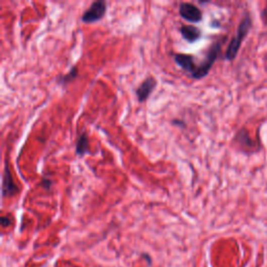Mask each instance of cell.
<instances>
[{
    "label": "cell",
    "instance_id": "cell-1",
    "mask_svg": "<svg viewBox=\"0 0 267 267\" xmlns=\"http://www.w3.org/2000/svg\"><path fill=\"white\" fill-rule=\"evenodd\" d=\"M250 27H252V17H250L249 14H245L244 17L242 18V20L240 21L238 25L236 35L233 37V39L231 40L228 46L226 55H225L226 60L234 61L235 58L237 57L240 47H241V44L244 38L247 36Z\"/></svg>",
    "mask_w": 267,
    "mask_h": 267
},
{
    "label": "cell",
    "instance_id": "cell-2",
    "mask_svg": "<svg viewBox=\"0 0 267 267\" xmlns=\"http://www.w3.org/2000/svg\"><path fill=\"white\" fill-rule=\"evenodd\" d=\"M222 46L223 42L222 41H215L208 49L207 56L202 62H200L199 65H196L194 72L190 75L191 77L195 78V80H200V78H203L205 76L208 75L209 71L211 70L213 64L215 61L217 60L219 54L222 51Z\"/></svg>",
    "mask_w": 267,
    "mask_h": 267
},
{
    "label": "cell",
    "instance_id": "cell-3",
    "mask_svg": "<svg viewBox=\"0 0 267 267\" xmlns=\"http://www.w3.org/2000/svg\"><path fill=\"white\" fill-rule=\"evenodd\" d=\"M106 13V3L103 0H97L91 4L89 9L83 14L82 21L89 24L95 23L103 18Z\"/></svg>",
    "mask_w": 267,
    "mask_h": 267
},
{
    "label": "cell",
    "instance_id": "cell-4",
    "mask_svg": "<svg viewBox=\"0 0 267 267\" xmlns=\"http://www.w3.org/2000/svg\"><path fill=\"white\" fill-rule=\"evenodd\" d=\"M179 13L182 18L192 23H197L202 20L201 10L190 3H181L179 7Z\"/></svg>",
    "mask_w": 267,
    "mask_h": 267
},
{
    "label": "cell",
    "instance_id": "cell-5",
    "mask_svg": "<svg viewBox=\"0 0 267 267\" xmlns=\"http://www.w3.org/2000/svg\"><path fill=\"white\" fill-rule=\"evenodd\" d=\"M156 80L153 76H148L147 78L139 85V87L136 89V95L140 102H144L146 99L150 96V94L153 92V90L156 88Z\"/></svg>",
    "mask_w": 267,
    "mask_h": 267
},
{
    "label": "cell",
    "instance_id": "cell-6",
    "mask_svg": "<svg viewBox=\"0 0 267 267\" xmlns=\"http://www.w3.org/2000/svg\"><path fill=\"white\" fill-rule=\"evenodd\" d=\"M17 192L18 187L14 183L10 166L8 164V161H6L3 178V196H12Z\"/></svg>",
    "mask_w": 267,
    "mask_h": 267
},
{
    "label": "cell",
    "instance_id": "cell-7",
    "mask_svg": "<svg viewBox=\"0 0 267 267\" xmlns=\"http://www.w3.org/2000/svg\"><path fill=\"white\" fill-rule=\"evenodd\" d=\"M174 59L177 64L187 71L190 75L194 72L195 70V58L189 55H185V54H176L174 55Z\"/></svg>",
    "mask_w": 267,
    "mask_h": 267
},
{
    "label": "cell",
    "instance_id": "cell-8",
    "mask_svg": "<svg viewBox=\"0 0 267 267\" xmlns=\"http://www.w3.org/2000/svg\"><path fill=\"white\" fill-rule=\"evenodd\" d=\"M235 141L246 151H255L256 143L249 136L248 131L245 129H241L235 137Z\"/></svg>",
    "mask_w": 267,
    "mask_h": 267
},
{
    "label": "cell",
    "instance_id": "cell-9",
    "mask_svg": "<svg viewBox=\"0 0 267 267\" xmlns=\"http://www.w3.org/2000/svg\"><path fill=\"white\" fill-rule=\"evenodd\" d=\"M180 33L182 37L189 43H194L201 37L200 29L194 25H182Z\"/></svg>",
    "mask_w": 267,
    "mask_h": 267
},
{
    "label": "cell",
    "instance_id": "cell-10",
    "mask_svg": "<svg viewBox=\"0 0 267 267\" xmlns=\"http://www.w3.org/2000/svg\"><path fill=\"white\" fill-rule=\"evenodd\" d=\"M75 152L77 155H85L86 153L90 152V146H89V138L86 133L81 134L76 141V146H75Z\"/></svg>",
    "mask_w": 267,
    "mask_h": 267
},
{
    "label": "cell",
    "instance_id": "cell-11",
    "mask_svg": "<svg viewBox=\"0 0 267 267\" xmlns=\"http://www.w3.org/2000/svg\"><path fill=\"white\" fill-rule=\"evenodd\" d=\"M77 75H78V68H77V66H73L68 73L58 77V84L62 85V86H65V85L73 82L77 77Z\"/></svg>",
    "mask_w": 267,
    "mask_h": 267
},
{
    "label": "cell",
    "instance_id": "cell-12",
    "mask_svg": "<svg viewBox=\"0 0 267 267\" xmlns=\"http://www.w3.org/2000/svg\"><path fill=\"white\" fill-rule=\"evenodd\" d=\"M42 186L45 188V189H49V188L51 187V181L49 179L44 178L42 180Z\"/></svg>",
    "mask_w": 267,
    "mask_h": 267
},
{
    "label": "cell",
    "instance_id": "cell-13",
    "mask_svg": "<svg viewBox=\"0 0 267 267\" xmlns=\"http://www.w3.org/2000/svg\"><path fill=\"white\" fill-rule=\"evenodd\" d=\"M261 18H262L263 23L267 26V7L262 11V13H261Z\"/></svg>",
    "mask_w": 267,
    "mask_h": 267
},
{
    "label": "cell",
    "instance_id": "cell-14",
    "mask_svg": "<svg viewBox=\"0 0 267 267\" xmlns=\"http://www.w3.org/2000/svg\"><path fill=\"white\" fill-rule=\"evenodd\" d=\"M2 225L4 227H8L9 225H11V222H10V219L8 217H3L2 218Z\"/></svg>",
    "mask_w": 267,
    "mask_h": 267
}]
</instances>
